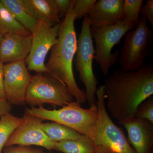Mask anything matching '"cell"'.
<instances>
[{"instance_id":"e0dca14e","label":"cell","mask_w":153,"mask_h":153,"mask_svg":"<svg viewBox=\"0 0 153 153\" xmlns=\"http://www.w3.org/2000/svg\"><path fill=\"white\" fill-rule=\"evenodd\" d=\"M96 148L92 140L83 135L79 139L56 142L53 150L63 153H93Z\"/></svg>"},{"instance_id":"7402d4cb","label":"cell","mask_w":153,"mask_h":153,"mask_svg":"<svg viewBox=\"0 0 153 153\" xmlns=\"http://www.w3.org/2000/svg\"><path fill=\"white\" fill-rule=\"evenodd\" d=\"M135 117L149 121L153 124V96L144 100L138 106Z\"/></svg>"},{"instance_id":"484cf974","label":"cell","mask_w":153,"mask_h":153,"mask_svg":"<svg viewBox=\"0 0 153 153\" xmlns=\"http://www.w3.org/2000/svg\"><path fill=\"white\" fill-rule=\"evenodd\" d=\"M57 9L60 19H64L71 6L72 0H53Z\"/></svg>"},{"instance_id":"ffe728a7","label":"cell","mask_w":153,"mask_h":153,"mask_svg":"<svg viewBox=\"0 0 153 153\" xmlns=\"http://www.w3.org/2000/svg\"><path fill=\"white\" fill-rule=\"evenodd\" d=\"M23 117H19L10 113L4 115L0 118V153L11 134L23 122Z\"/></svg>"},{"instance_id":"f1b7e54d","label":"cell","mask_w":153,"mask_h":153,"mask_svg":"<svg viewBox=\"0 0 153 153\" xmlns=\"http://www.w3.org/2000/svg\"><path fill=\"white\" fill-rule=\"evenodd\" d=\"M93 153H116L106 148L100 146H96L95 151Z\"/></svg>"},{"instance_id":"5bb4252c","label":"cell","mask_w":153,"mask_h":153,"mask_svg":"<svg viewBox=\"0 0 153 153\" xmlns=\"http://www.w3.org/2000/svg\"><path fill=\"white\" fill-rule=\"evenodd\" d=\"M32 36L17 34L4 35L0 46V61L4 64L25 60L30 53Z\"/></svg>"},{"instance_id":"8fae6325","label":"cell","mask_w":153,"mask_h":153,"mask_svg":"<svg viewBox=\"0 0 153 153\" xmlns=\"http://www.w3.org/2000/svg\"><path fill=\"white\" fill-rule=\"evenodd\" d=\"M23 122L16 128L6 143L5 147L13 146H37L49 151L54 149L55 142L47 136L41 128L43 120L25 113Z\"/></svg>"},{"instance_id":"4316f807","label":"cell","mask_w":153,"mask_h":153,"mask_svg":"<svg viewBox=\"0 0 153 153\" xmlns=\"http://www.w3.org/2000/svg\"><path fill=\"white\" fill-rule=\"evenodd\" d=\"M13 108V105L9 103L5 98H0V117L10 113Z\"/></svg>"},{"instance_id":"d6986e66","label":"cell","mask_w":153,"mask_h":153,"mask_svg":"<svg viewBox=\"0 0 153 153\" xmlns=\"http://www.w3.org/2000/svg\"><path fill=\"white\" fill-rule=\"evenodd\" d=\"M0 32L4 36L7 34H17L30 36L28 32L15 19L10 11L0 1Z\"/></svg>"},{"instance_id":"3957f363","label":"cell","mask_w":153,"mask_h":153,"mask_svg":"<svg viewBox=\"0 0 153 153\" xmlns=\"http://www.w3.org/2000/svg\"><path fill=\"white\" fill-rule=\"evenodd\" d=\"M25 113L61 124L91 139L97 119V108L94 104L83 108L79 102L73 101L59 109H47L42 106L26 108Z\"/></svg>"},{"instance_id":"7c38bea8","label":"cell","mask_w":153,"mask_h":153,"mask_svg":"<svg viewBox=\"0 0 153 153\" xmlns=\"http://www.w3.org/2000/svg\"><path fill=\"white\" fill-rule=\"evenodd\" d=\"M128 134V140L135 153H152L153 124L136 117L122 123Z\"/></svg>"},{"instance_id":"52a82bcc","label":"cell","mask_w":153,"mask_h":153,"mask_svg":"<svg viewBox=\"0 0 153 153\" xmlns=\"http://www.w3.org/2000/svg\"><path fill=\"white\" fill-rule=\"evenodd\" d=\"M75 66L79 79L85 86L86 101L89 106L96 104V93L97 82L93 68L95 55L93 39L91 32V24L87 16L83 18L81 32L77 40Z\"/></svg>"},{"instance_id":"9a60e30c","label":"cell","mask_w":153,"mask_h":153,"mask_svg":"<svg viewBox=\"0 0 153 153\" xmlns=\"http://www.w3.org/2000/svg\"><path fill=\"white\" fill-rule=\"evenodd\" d=\"M25 7L38 22L53 25L61 21L53 0H22Z\"/></svg>"},{"instance_id":"603a6c76","label":"cell","mask_w":153,"mask_h":153,"mask_svg":"<svg viewBox=\"0 0 153 153\" xmlns=\"http://www.w3.org/2000/svg\"><path fill=\"white\" fill-rule=\"evenodd\" d=\"M96 0H74L73 10L76 20L84 18L89 13Z\"/></svg>"},{"instance_id":"cb8c5ba5","label":"cell","mask_w":153,"mask_h":153,"mask_svg":"<svg viewBox=\"0 0 153 153\" xmlns=\"http://www.w3.org/2000/svg\"><path fill=\"white\" fill-rule=\"evenodd\" d=\"M3 153H49L38 149H34L27 146H13L6 147Z\"/></svg>"},{"instance_id":"f546056e","label":"cell","mask_w":153,"mask_h":153,"mask_svg":"<svg viewBox=\"0 0 153 153\" xmlns=\"http://www.w3.org/2000/svg\"><path fill=\"white\" fill-rule=\"evenodd\" d=\"M3 37H4V35L0 32V46H1V43L2 41ZM0 63H1V61H0Z\"/></svg>"},{"instance_id":"277c9868","label":"cell","mask_w":153,"mask_h":153,"mask_svg":"<svg viewBox=\"0 0 153 153\" xmlns=\"http://www.w3.org/2000/svg\"><path fill=\"white\" fill-rule=\"evenodd\" d=\"M96 94L97 116L91 139L95 146L116 153H135L123 129L113 122L107 112L103 85L97 88Z\"/></svg>"},{"instance_id":"d4e9b609","label":"cell","mask_w":153,"mask_h":153,"mask_svg":"<svg viewBox=\"0 0 153 153\" xmlns=\"http://www.w3.org/2000/svg\"><path fill=\"white\" fill-rule=\"evenodd\" d=\"M141 16L144 17L149 21L151 26V29H153V1L147 0L144 5H142L140 10Z\"/></svg>"},{"instance_id":"7a4b0ae2","label":"cell","mask_w":153,"mask_h":153,"mask_svg":"<svg viewBox=\"0 0 153 153\" xmlns=\"http://www.w3.org/2000/svg\"><path fill=\"white\" fill-rule=\"evenodd\" d=\"M73 2L72 0L68 13L61 21L57 41L51 49L45 66L47 73L65 84L75 101L81 104L86 102L85 92L77 85L73 70V59L77 44Z\"/></svg>"},{"instance_id":"ac0fdd59","label":"cell","mask_w":153,"mask_h":153,"mask_svg":"<svg viewBox=\"0 0 153 153\" xmlns=\"http://www.w3.org/2000/svg\"><path fill=\"white\" fill-rule=\"evenodd\" d=\"M41 128L47 136L55 142L79 139L83 136L68 127L55 122L42 123Z\"/></svg>"},{"instance_id":"5b68a950","label":"cell","mask_w":153,"mask_h":153,"mask_svg":"<svg viewBox=\"0 0 153 153\" xmlns=\"http://www.w3.org/2000/svg\"><path fill=\"white\" fill-rule=\"evenodd\" d=\"M153 41V29L148 27L146 18L140 17L136 27L125 36L117 61L121 69L125 71H136L142 67Z\"/></svg>"},{"instance_id":"30bf717a","label":"cell","mask_w":153,"mask_h":153,"mask_svg":"<svg viewBox=\"0 0 153 153\" xmlns=\"http://www.w3.org/2000/svg\"><path fill=\"white\" fill-rule=\"evenodd\" d=\"M4 80L5 98L11 105H26V96L33 75L25 60L4 65Z\"/></svg>"},{"instance_id":"6da1fadb","label":"cell","mask_w":153,"mask_h":153,"mask_svg":"<svg viewBox=\"0 0 153 153\" xmlns=\"http://www.w3.org/2000/svg\"><path fill=\"white\" fill-rule=\"evenodd\" d=\"M103 86L106 109L120 124L135 117L139 105L153 95V66L144 65L136 71L117 69Z\"/></svg>"},{"instance_id":"44dd1931","label":"cell","mask_w":153,"mask_h":153,"mask_svg":"<svg viewBox=\"0 0 153 153\" xmlns=\"http://www.w3.org/2000/svg\"><path fill=\"white\" fill-rule=\"evenodd\" d=\"M143 0H124V20L137 26L140 21V10Z\"/></svg>"},{"instance_id":"8992f818","label":"cell","mask_w":153,"mask_h":153,"mask_svg":"<svg viewBox=\"0 0 153 153\" xmlns=\"http://www.w3.org/2000/svg\"><path fill=\"white\" fill-rule=\"evenodd\" d=\"M136 27L124 20L114 25L91 27V36L96 44L94 58L105 76L108 74L110 68L115 65L119 56L120 50L112 53L113 48L120 43L126 33Z\"/></svg>"},{"instance_id":"2e32d148","label":"cell","mask_w":153,"mask_h":153,"mask_svg":"<svg viewBox=\"0 0 153 153\" xmlns=\"http://www.w3.org/2000/svg\"><path fill=\"white\" fill-rule=\"evenodd\" d=\"M15 19L22 27L32 34L39 22L29 13L22 0H0Z\"/></svg>"},{"instance_id":"83f0119b","label":"cell","mask_w":153,"mask_h":153,"mask_svg":"<svg viewBox=\"0 0 153 153\" xmlns=\"http://www.w3.org/2000/svg\"><path fill=\"white\" fill-rule=\"evenodd\" d=\"M4 65L3 63H0V98H5L4 86Z\"/></svg>"},{"instance_id":"ba28073f","label":"cell","mask_w":153,"mask_h":153,"mask_svg":"<svg viewBox=\"0 0 153 153\" xmlns=\"http://www.w3.org/2000/svg\"><path fill=\"white\" fill-rule=\"evenodd\" d=\"M73 101L67 86L49 74L33 76L26 96V104L32 107L44 104L62 107Z\"/></svg>"},{"instance_id":"4fadbf2b","label":"cell","mask_w":153,"mask_h":153,"mask_svg":"<svg viewBox=\"0 0 153 153\" xmlns=\"http://www.w3.org/2000/svg\"><path fill=\"white\" fill-rule=\"evenodd\" d=\"M124 0L97 1L87 15L91 27L110 26L123 21Z\"/></svg>"},{"instance_id":"9c48e42d","label":"cell","mask_w":153,"mask_h":153,"mask_svg":"<svg viewBox=\"0 0 153 153\" xmlns=\"http://www.w3.org/2000/svg\"><path fill=\"white\" fill-rule=\"evenodd\" d=\"M60 24L53 25L39 22L32 34L31 49L25 60L29 71L39 74L48 73L45 60L48 52L57 41Z\"/></svg>"}]
</instances>
